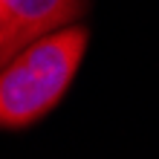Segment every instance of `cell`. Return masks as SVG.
<instances>
[{
    "mask_svg": "<svg viewBox=\"0 0 159 159\" xmlns=\"http://www.w3.org/2000/svg\"><path fill=\"white\" fill-rule=\"evenodd\" d=\"M29 41L32 38L26 35L23 26L17 23V17L12 15V9L0 0V70H3Z\"/></svg>",
    "mask_w": 159,
    "mask_h": 159,
    "instance_id": "cell-3",
    "label": "cell"
},
{
    "mask_svg": "<svg viewBox=\"0 0 159 159\" xmlns=\"http://www.w3.org/2000/svg\"><path fill=\"white\" fill-rule=\"evenodd\" d=\"M29 38L75 23L87 15L90 0H3Z\"/></svg>",
    "mask_w": 159,
    "mask_h": 159,
    "instance_id": "cell-2",
    "label": "cell"
},
{
    "mask_svg": "<svg viewBox=\"0 0 159 159\" xmlns=\"http://www.w3.org/2000/svg\"><path fill=\"white\" fill-rule=\"evenodd\" d=\"M87 43L90 32L75 23L26 43L0 70V130H26L49 116L70 93Z\"/></svg>",
    "mask_w": 159,
    "mask_h": 159,
    "instance_id": "cell-1",
    "label": "cell"
}]
</instances>
